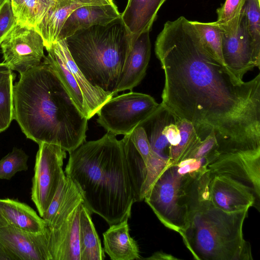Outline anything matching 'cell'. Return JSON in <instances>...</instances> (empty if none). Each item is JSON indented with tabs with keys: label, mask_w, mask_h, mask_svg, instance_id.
<instances>
[{
	"label": "cell",
	"mask_w": 260,
	"mask_h": 260,
	"mask_svg": "<svg viewBox=\"0 0 260 260\" xmlns=\"http://www.w3.org/2000/svg\"><path fill=\"white\" fill-rule=\"evenodd\" d=\"M155 53L165 74L164 108L192 123L202 140L213 133L219 153L260 150V74L239 79L183 16L165 23Z\"/></svg>",
	"instance_id": "cell-1"
},
{
	"label": "cell",
	"mask_w": 260,
	"mask_h": 260,
	"mask_svg": "<svg viewBox=\"0 0 260 260\" xmlns=\"http://www.w3.org/2000/svg\"><path fill=\"white\" fill-rule=\"evenodd\" d=\"M64 172L80 190L90 213L109 225L129 219L133 204L143 201L146 168L129 134L119 140L107 132L85 141L69 153Z\"/></svg>",
	"instance_id": "cell-2"
},
{
	"label": "cell",
	"mask_w": 260,
	"mask_h": 260,
	"mask_svg": "<svg viewBox=\"0 0 260 260\" xmlns=\"http://www.w3.org/2000/svg\"><path fill=\"white\" fill-rule=\"evenodd\" d=\"M13 103L14 119L38 144H56L70 153L86 141L88 119L46 61L20 74L13 86Z\"/></svg>",
	"instance_id": "cell-3"
},
{
	"label": "cell",
	"mask_w": 260,
	"mask_h": 260,
	"mask_svg": "<svg viewBox=\"0 0 260 260\" xmlns=\"http://www.w3.org/2000/svg\"><path fill=\"white\" fill-rule=\"evenodd\" d=\"M132 36L120 16L106 25L79 30L64 40L73 59L87 80L114 94Z\"/></svg>",
	"instance_id": "cell-4"
},
{
	"label": "cell",
	"mask_w": 260,
	"mask_h": 260,
	"mask_svg": "<svg viewBox=\"0 0 260 260\" xmlns=\"http://www.w3.org/2000/svg\"><path fill=\"white\" fill-rule=\"evenodd\" d=\"M249 208L228 212L209 200L204 201L190 213L179 234L196 259H253L250 245L243 234Z\"/></svg>",
	"instance_id": "cell-5"
},
{
	"label": "cell",
	"mask_w": 260,
	"mask_h": 260,
	"mask_svg": "<svg viewBox=\"0 0 260 260\" xmlns=\"http://www.w3.org/2000/svg\"><path fill=\"white\" fill-rule=\"evenodd\" d=\"M210 180L208 171L182 175L172 166L161 174L144 200L166 227L179 233L190 213L201 203L209 200Z\"/></svg>",
	"instance_id": "cell-6"
},
{
	"label": "cell",
	"mask_w": 260,
	"mask_h": 260,
	"mask_svg": "<svg viewBox=\"0 0 260 260\" xmlns=\"http://www.w3.org/2000/svg\"><path fill=\"white\" fill-rule=\"evenodd\" d=\"M47 51L43 60L55 71L79 111L88 120L114 96L113 93L87 80L73 59L64 39L57 40Z\"/></svg>",
	"instance_id": "cell-7"
},
{
	"label": "cell",
	"mask_w": 260,
	"mask_h": 260,
	"mask_svg": "<svg viewBox=\"0 0 260 260\" xmlns=\"http://www.w3.org/2000/svg\"><path fill=\"white\" fill-rule=\"evenodd\" d=\"M159 105L152 96L142 93L131 91L113 96L97 112V122L115 136L127 135Z\"/></svg>",
	"instance_id": "cell-8"
},
{
	"label": "cell",
	"mask_w": 260,
	"mask_h": 260,
	"mask_svg": "<svg viewBox=\"0 0 260 260\" xmlns=\"http://www.w3.org/2000/svg\"><path fill=\"white\" fill-rule=\"evenodd\" d=\"M66 151L59 145L42 142L39 144L32 180L31 199L42 218L48 208L62 177Z\"/></svg>",
	"instance_id": "cell-9"
},
{
	"label": "cell",
	"mask_w": 260,
	"mask_h": 260,
	"mask_svg": "<svg viewBox=\"0 0 260 260\" xmlns=\"http://www.w3.org/2000/svg\"><path fill=\"white\" fill-rule=\"evenodd\" d=\"M0 47L4 62L20 74L39 66L45 56L42 36L35 27L28 25L17 23Z\"/></svg>",
	"instance_id": "cell-10"
},
{
	"label": "cell",
	"mask_w": 260,
	"mask_h": 260,
	"mask_svg": "<svg viewBox=\"0 0 260 260\" xmlns=\"http://www.w3.org/2000/svg\"><path fill=\"white\" fill-rule=\"evenodd\" d=\"M222 53L225 66L241 80L254 67L259 69L260 54L249 35L244 7L238 24L222 30Z\"/></svg>",
	"instance_id": "cell-11"
},
{
	"label": "cell",
	"mask_w": 260,
	"mask_h": 260,
	"mask_svg": "<svg viewBox=\"0 0 260 260\" xmlns=\"http://www.w3.org/2000/svg\"><path fill=\"white\" fill-rule=\"evenodd\" d=\"M207 168L212 175L228 177L248 188L260 208V150L220 153Z\"/></svg>",
	"instance_id": "cell-12"
},
{
	"label": "cell",
	"mask_w": 260,
	"mask_h": 260,
	"mask_svg": "<svg viewBox=\"0 0 260 260\" xmlns=\"http://www.w3.org/2000/svg\"><path fill=\"white\" fill-rule=\"evenodd\" d=\"M0 244L11 260H51L46 228L42 233H30L5 221L0 225Z\"/></svg>",
	"instance_id": "cell-13"
},
{
	"label": "cell",
	"mask_w": 260,
	"mask_h": 260,
	"mask_svg": "<svg viewBox=\"0 0 260 260\" xmlns=\"http://www.w3.org/2000/svg\"><path fill=\"white\" fill-rule=\"evenodd\" d=\"M210 175L209 201L213 206L228 212L251 206L259 211L255 198L248 188L228 177Z\"/></svg>",
	"instance_id": "cell-14"
},
{
	"label": "cell",
	"mask_w": 260,
	"mask_h": 260,
	"mask_svg": "<svg viewBox=\"0 0 260 260\" xmlns=\"http://www.w3.org/2000/svg\"><path fill=\"white\" fill-rule=\"evenodd\" d=\"M81 203L58 228L47 226L51 260H81L79 225Z\"/></svg>",
	"instance_id": "cell-15"
},
{
	"label": "cell",
	"mask_w": 260,
	"mask_h": 260,
	"mask_svg": "<svg viewBox=\"0 0 260 260\" xmlns=\"http://www.w3.org/2000/svg\"><path fill=\"white\" fill-rule=\"evenodd\" d=\"M150 31L132 35L129 51L123 66L114 95L119 92L131 91L146 75L151 55Z\"/></svg>",
	"instance_id": "cell-16"
},
{
	"label": "cell",
	"mask_w": 260,
	"mask_h": 260,
	"mask_svg": "<svg viewBox=\"0 0 260 260\" xmlns=\"http://www.w3.org/2000/svg\"><path fill=\"white\" fill-rule=\"evenodd\" d=\"M113 3V0H64L53 2L35 28L42 36L47 50L57 41L66 20L76 9L86 5Z\"/></svg>",
	"instance_id": "cell-17"
},
{
	"label": "cell",
	"mask_w": 260,
	"mask_h": 260,
	"mask_svg": "<svg viewBox=\"0 0 260 260\" xmlns=\"http://www.w3.org/2000/svg\"><path fill=\"white\" fill-rule=\"evenodd\" d=\"M120 16L121 14L114 3L80 7L67 18L57 40L66 39L78 30L93 25H106Z\"/></svg>",
	"instance_id": "cell-18"
},
{
	"label": "cell",
	"mask_w": 260,
	"mask_h": 260,
	"mask_svg": "<svg viewBox=\"0 0 260 260\" xmlns=\"http://www.w3.org/2000/svg\"><path fill=\"white\" fill-rule=\"evenodd\" d=\"M82 202L80 190L72 179L65 174L62 177L54 197L42 218L48 227L58 228Z\"/></svg>",
	"instance_id": "cell-19"
},
{
	"label": "cell",
	"mask_w": 260,
	"mask_h": 260,
	"mask_svg": "<svg viewBox=\"0 0 260 260\" xmlns=\"http://www.w3.org/2000/svg\"><path fill=\"white\" fill-rule=\"evenodd\" d=\"M128 219L110 225L103 234L104 251L112 260L141 259L138 245L129 235Z\"/></svg>",
	"instance_id": "cell-20"
},
{
	"label": "cell",
	"mask_w": 260,
	"mask_h": 260,
	"mask_svg": "<svg viewBox=\"0 0 260 260\" xmlns=\"http://www.w3.org/2000/svg\"><path fill=\"white\" fill-rule=\"evenodd\" d=\"M0 213L7 223L27 233H42L47 226L32 208L17 200L0 199Z\"/></svg>",
	"instance_id": "cell-21"
},
{
	"label": "cell",
	"mask_w": 260,
	"mask_h": 260,
	"mask_svg": "<svg viewBox=\"0 0 260 260\" xmlns=\"http://www.w3.org/2000/svg\"><path fill=\"white\" fill-rule=\"evenodd\" d=\"M166 0H128L121 18L132 35L150 31L157 13Z\"/></svg>",
	"instance_id": "cell-22"
},
{
	"label": "cell",
	"mask_w": 260,
	"mask_h": 260,
	"mask_svg": "<svg viewBox=\"0 0 260 260\" xmlns=\"http://www.w3.org/2000/svg\"><path fill=\"white\" fill-rule=\"evenodd\" d=\"M176 118L159 104L157 109L139 124L145 130L151 149L164 157H169L170 147V144L164 134L165 128Z\"/></svg>",
	"instance_id": "cell-23"
},
{
	"label": "cell",
	"mask_w": 260,
	"mask_h": 260,
	"mask_svg": "<svg viewBox=\"0 0 260 260\" xmlns=\"http://www.w3.org/2000/svg\"><path fill=\"white\" fill-rule=\"evenodd\" d=\"M91 215L82 203L79 225L81 260H103L105 258V251L102 247Z\"/></svg>",
	"instance_id": "cell-24"
},
{
	"label": "cell",
	"mask_w": 260,
	"mask_h": 260,
	"mask_svg": "<svg viewBox=\"0 0 260 260\" xmlns=\"http://www.w3.org/2000/svg\"><path fill=\"white\" fill-rule=\"evenodd\" d=\"M176 123L179 130L180 140L177 145L170 146L169 149V158L173 166H175L185 159L193 148L202 140L190 121L177 118Z\"/></svg>",
	"instance_id": "cell-25"
},
{
	"label": "cell",
	"mask_w": 260,
	"mask_h": 260,
	"mask_svg": "<svg viewBox=\"0 0 260 260\" xmlns=\"http://www.w3.org/2000/svg\"><path fill=\"white\" fill-rule=\"evenodd\" d=\"M53 3L52 0H21L13 9L17 23L36 28Z\"/></svg>",
	"instance_id": "cell-26"
},
{
	"label": "cell",
	"mask_w": 260,
	"mask_h": 260,
	"mask_svg": "<svg viewBox=\"0 0 260 260\" xmlns=\"http://www.w3.org/2000/svg\"><path fill=\"white\" fill-rule=\"evenodd\" d=\"M196 28L211 54L224 64L222 53V29L215 23L190 21Z\"/></svg>",
	"instance_id": "cell-27"
},
{
	"label": "cell",
	"mask_w": 260,
	"mask_h": 260,
	"mask_svg": "<svg viewBox=\"0 0 260 260\" xmlns=\"http://www.w3.org/2000/svg\"><path fill=\"white\" fill-rule=\"evenodd\" d=\"M11 74L0 81V133L5 131L14 119L13 80Z\"/></svg>",
	"instance_id": "cell-28"
},
{
	"label": "cell",
	"mask_w": 260,
	"mask_h": 260,
	"mask_svg": "<svg viewBox=\"0 0 260 260\" xmlns=\"http://www.w3.org/2000/svg\"><path fill=\"white\" fill-rule=\"evenodd\" d=\"M28 159L22 149L14 147L0 160V179L10 180L17 172L27 171Z\"/></svg>",
	"instance_id": "cell-29"
},
{
	"label": "cell",
	"mask_w": 260,
	"mask_h": 260,
	"mask_svg": "<svg viewBox=\"0 0 260 260\" xmlns=\"http://www.w3.org/2000/svg\"><path fill=\"white\" fill-rule=\"evenodd\" d=\"M146 176L141 191V198H144L161 175L169 167L173 166L169 157H164L154 152L153 150L145 164Z\"/></svg>",
	"instance_id": "cell-30"
},
{
	"label": "cell",
	"mask_w": 260,
	"mask_h": 260,
	"mask_svg": "<svg viewBox=\"0 0 260 260\" xmlns=\"http://www.w3.org/2000/svg\"><path fill=\"white\" fill-rule=\"evenodd\" d=\"M246 0H226L217 10L215 23L222 29H229L237 24L240 19Z\"/></svg>",
	"instance_id": "cell-31"
},
{
	"label": "cell",
	"mask_w": 260,
	"mask_h": 260,
	"mask_svg": "<svg viewBox=\"0 0 260 260\" xmlns=\"http://www.w3.org/2000/svg\"><path fill=\"white\" fill-rule=\"evenodd\" d=\"M244 9L249 35L255 51L260 54V1L246 0Z\"/></svg>",
	"instance_id": "cell-32"
},
{
	"label": "cell",
	"mask_w": 260,
	"mask_h": 260,
	"mask_svg": "<svg viewBox=\"0 0 260 260\" xmlns=\"http://www.w3.org/2000/svg\"><path fill=\"white\" fill-rule=\"evenodd\" d=\"M218 149V145L215 135L211 133L197 144L185 159H198L208 156H217L220 154Z\"/></svg>",
	"instance_id": "cell-33"
},
{
	"label": "cell",
	"mask_w": 260,
	"mask_h": 260,
	"mask_svg": "<svg viewBox=\"0 0 260 260\" xmlns=\"http://www.w3.org/2000/svg\"><path fill=\"white\" fill-rule=\"evenodd\" d=\"M16 24L11 0H3L0 4V45Z\"/></svg>",
	"instance_id": "cell-34"
},
{
	"label": "cell",
	"mask_w": 260,
	"mask_h": 260,
	"mask_svg": "<svg viewBox=\"0 0 260 260\" xmlns=\"http://www.w3.org/2000/svg\"><path fill=\"white\" fill-rule=\"evenodd\" d=\"M129 134L132 142L145 164L152 150L145 130L142 126L138 125Z\"/></svg>",
	"instance_id": "cell-35"
},
{
	"label": "cell",
	"mask_w": 260,
	"mask_h": 260,
	"mask_svg": "<svg viewBox=\"0 0 260 260\" xmlns=\"http://www.w3.org/2000/svg\"><path fill=\"white\" fill-rule=\"evenodd\" d=\"M146 259L155 260H178L179 259L173 255L162 251H157L152 254L150 257L145 258Z\"/></svg>",
	"instance_id": "cell-36"
},
{
	"label": "cell",
	"mask_w": 260,
	"mask_h": 260,
	"mask_svg": "<svg viewBox=\"0 0 260 260\" xmlns=\"http://www.w3.org/2000/svg\"><path fill=\"white\" fill-rule=\"evenodd\" d=\"M9 66L4 62L0 63V81L12 73Z\"/></svg>",
	"instance_id": "cell-37"
},
{
	"label": "cell",
	"mask_w": 260,
	"mask_h": 260,
	"mask_svg": "<svg viewBox=\"0 0 260 260\" xmlns=\"http://www.w3.org/2000/svg\"><path fill=\"white\" fill-rule=\"evenodd\" d=\"M0 260H11L10 257L0 244Z\"/></svg>",
	"instance_id": "cell-38"
},
{
	"label": "cell",
	"mask_w": 260,
	"mask_h": 260,
	"mask_svg": "<svg viewBox=\"0 0 260 260\" xmlns=\"http://www.w3.org/2000/svg\"><path fill=\"white\" fill-rule=\"evenodd\" d=\"M21 0H11L13 9H15L20 3Z\"/></svg>",
	"instance_id": "cell-39"
},
{
	"label": "cell",
	"mask_w": 260,
	"mask_h": 260,
	"mask_svg": "<svg viewBox=\"0 0 260 260\" xmlns=\"http://www.w3.org/2000/svg\"><path fill=\"white\" fill-rule=\"evenodd\" d=\"M53 2H60V1H64V0H52Z\"/></svg>",
	"instance_id": "cell-40"
},
{
	"label": "cell",
	"mask_w": 260,
	"mask_h": 260,
	"mask_svg": "<svg viewBox=\"0 0 260 260\" xmlns=\"http://www.w3.org/2000/svg\"><path fill=\"white\" fill-rule=\"evenodd\" d=\"M0 218H1V214H0Z\"/></svg>",
	"instance_id": "cell-41"
},
{
	"label": "cell",
	"mask_w": 260,
	"mask_h": 260,
	"mask_svg": "<svg viewBox=\"0 0 260 260\" xmlns=\"http://www.w3.org/2000/svg\"><path fill=\"white\" fill-rule=\"evenodd\" d=\"M258 1H260V0H258Z\"/></svg>",
	"instance_id": "cell-42"
},
{
	"label": "cell",
	"mask_w": 260,
	"mask_h": 260,
	"mask_svg": "<svg viewBox=\"0 0 260 260\" xmlns=\"http://www.w3.org/2000/svg\"><path fill=\"white\" fill-rule=\"evenodd\" d=\"M74 1V0H73Z\"/></svg>",
	"instance_id": "cell-43"
}]
</instances>
